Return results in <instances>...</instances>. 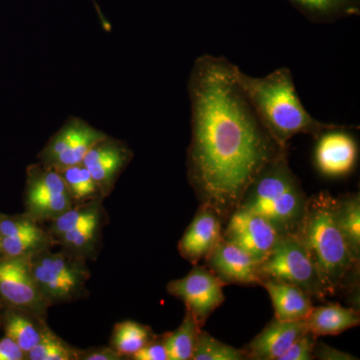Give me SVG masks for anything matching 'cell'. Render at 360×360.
<instances>
[{"label":"cell","mask_w":360,"mask_h":360,"mask_svg":"<svg viewBox=\"0 0 360 360\" xmlns=\"http://www.w3.org/2000/svg\"><path fill=\"white\" fill-rule=\"evenodd\" d=\"M236 78L265 129L283 148L297 134L317 139L340 124L319 122L303 105L296 91L292 73L277 68L264 77H253L236 68Z\"/></svg>","instance_id":"cell-2"},{"label":"cell","mask_w":360,"mask_h":360,"mask_svg":"<svg viewBox=\"0 0 360 360\" xmlns=\"http://www.w3.org/2000/svg\"><path fill=\"white\" fill-rule=\"evenodd\" d=\"M304 321H283L274 317L245 348V359L279 360L300 336L307 333Z\"/></svg>","instance_id":"cell-16"},{"label":"cell","mask_w":360,"mask_h":360,"mask_svg":"<svg viewBox=\"0 0 360 360\" xmlns=\"http://www.w3.org/2000/svg\"><path fill=\"white\" fill-rule=\"evenodd\" d=\"M205 260L224 285H259L260 262L222 238Z\"/></svg>","instance_id":"cell-13"},{"label":"cell","mask_w":360,"mask_h":360,"mask_svg":"<svg viewBox=\"0 0 360 360\" xmlns=\"http://www.w3.org/2000/svg\"><path fill=\"white\" fill-rule=\"evenodd\" d=\"M26 312H8L6 317V335L13 338L25 354L42 340L49 328L37 324Z\"/></svg>","instance_id":"cell-24"},{"label":"cell","mask_w":360,"mask_h":360,"mask_svg":"<svg viewBox=\"0 0 360 360\" xmlns=\"http://www.w3.org/2000/svg\"><path fill=\"white\" fill-rule=\"evenodd\" d=\"M99 222L101 219L82 225L72 231L66 232L58 239L63 245L66 246V248L77 252H84V250H89L90 246L94 243L98 231Z\"/></svg>","instance_id":"cell-29"},{"label":"cell","mask_w":360,"mask_h":360,"mask_svg":"<svg viewBox=\"0 0 360 360\" xmlns=\"http://www.w3.org/2000/svg\"><path fill=\"white\" fill-rule=\"evenodd\" d=\"M335 213L341 233L350 255L356 264L360 260L359 193H347L335 198Z\"/></svg>","instance_id":"cell-20"},{"label":"cell","mask_w":360,"mask_h":360,"mask_svg":"<svg viewBox=\"0 0 360 360\" xmlns=\"http://www.w3.org/2000/svg\"><path fill=\"white\" fill-rule=\"evenodd\" d=\"M336 200L328 191L310 196L293 236L304 246L328 296L348 286L359 264L350 255L335 213Z\"/></svg>","instance_id":"cell-3"},{"label":"cell","mask_w":360,"mask_h":360,"mask_svg":"<svg viewBox=\"0 0 360 360\" xmlns=\"http://www.w3.org/2000/svg\"><path fill=\"white\" fill-rule=\"evenodd\" d=\"M155 336L150 328L139 322H120L113 328L111 347L115 348L122 357H131Z\"/></svg>","instance_id":"cell-23"},{"label":"cell","mask_w":360,"mask_h":360,"mask_svg":"<svg viewBox=\"0 0 360 360\" xmlns=\"http://www.w3.org/2000/svg\"><path fill=\"white\" fill-rule=\"evenodd\" d=\"M28 259L33 278L51 304L75 300L89 278V269L82 258L51 253L44 248L30 255Z\"/></svg>","instance_id":"cell-6"},{"label":"cell","mask_w":360,"mask_h":360,"mask_svg":"<svg viewBox=\"0 0 360 360\" xmlns=\"http://www.w3.org/2000/svg\"><path fill=\"white\" fill-rule=\"evenodd\" d=\"M314 359L324 360H355L356 357L347 354V352H340L324 345V343H317L314 347Z\"/></svg>","instance_id":"cell-34"},{"label":"cell","mask_w":360,"mask_h":360,"mask_svg":"<svg viewBox=\"0 0 360 360\" xmlns=\"http://www.w3.org/2000/svg\"><path fill=\"white\" fill-rule=\"evenodd\" d=\"M201 329L191 312L186 310L179 328L163 335L168 360H191Z\"/></svg>","instance_id":"cell-22"},{"label":"cell","mask_w":360,"mask_h":360,"mask_svg":"<svg viewBox=\"0 0 360 360\" xmlns=\"http://www.w3.org/2000/svg\"><path fill=\"white\" fill-rule=\"evenodd\" d=\"M245 352L213 338L206 331L198 333L191 360H245Z\"/></svg>","instance_id":"cell-27"},{"label":"cell","mask_w":360,"mask_h":360,"mask_svg":"<svg viewBox=\"0 0 360 360\" xmlns=\"http://www.w3.org/2000/svg\"><path fill=\"white\" fill-rule=\"evenodd\" d=\"M58 172L68 187L73 202H82L92 200L96 196H101L96 181L84 165H73L59 170Z\"/></svg>","instance_id":"cell-25"},{"label":"cell","mask_w":360,"mask_h":360,"mask_svg":"<svg viewBox=\"0 0 360 360\" xmlns=\"http://www.w3.org/2000/svg\"><path fill=\"white\" fill-rule=\"evenodd\" d=\"M132 156L131 149L124 142L108 135L90 148L82 165L96 181L101 196L105 198Z\"/></svg>","instance_id":"cell-12"},{"label":"cell","mask_w":360,"mask_h":360,"mask_svg":"<svg viewBox=\"0 0 360 360\" xmlns=\"http://www.w3.org/2000/svg\"><path fill=\"white\" fill-rule=\"evenodd\" d=\"M316 336L309 331L300 336L286 350L279 360H312L314 359V347L316 345Z\"/></svg>","instance_id":"cell-30"},{"label":"cell","mask_w":360,"mask_h":360,"mask_svg":"<svg viewBox=\"0 0 360 360\" xmlns=\"http://www.w3.org/2000/svg\"><path fill=\"white\" fill-rule=\"evenodd\" d=\"M73 205L60 174L42 165L28 167L26 179V215L35 220H54Z\"/></svg>","instance_id":"cell-7"},{"label":"cell","mask_w":360,"mask_h":360,"mask_svg":"<svg viewBox=\"0 0 360 360\" xmlns=\"http://www.w3.org/2000/svg\"><path fill=\"white\" fill-rule=\"evenodd\" d=\"M51 245V238L28 215H0V257H30Z\"/></svg>","instance_id":"cell-14"},{"label":"cell","mask_w":360,"mask_h":360,"mask_svg":"<svg viewBox=\"0 0 360 360\" xmlns=\"http://www.w3.org/2000/svg\"><path fill=\"white\" fill-rule=\"evenodd\" d=\"M23 359H26V354L13 338L6 335L0 340V360Z\"/></svg>","instance_id":"cell-33"},{"label":"cell","mask_w":360,"mask_h":360,"mask_svg":"<svg viewBox=\"0 0 360 360\" xmlns=\"http://www.w3.org/2000/svg\"><path fill=\"white\" fill-rule=\"evenodd\" d=\"M309 196L288 162V149L270 161L255 176L238 207L264 217L281 236L295 233Z\"/></svg>","instance_id":"cell-4"},{"label":"cell","mask_w":360,"mask_h":360,"mask_svg":"<svg viewBox=\"0 0 360 360\" xmlns=\"http://www.w3.org/2000/svg\"><path fill=\"white\" fill-rule=\"evenodd\" d=\"M224 286L206 265L194 264L184 278L170 281L167 291L184 302L186 310L203 328L210 315L224 302Z\"/></svg>","instance_id":"cell-8"},{"label":"cell","mask_w":360,"mask_h":360,"mask_svg":"<svg viewBox=\"0 0 360 360\" xmlns=\"http://www.w3.org/2000/svg\"><path fill=\"white\" fill-rule=\"evenodd\" d=\"M123 357L113 347H96L80 352L77 350V359L82 360H120Z\"/></svg>","instance_id":"cell-32"},{"label":"cell","mask_w":360,"mask_h":360,"mask_svg":"<svg viewBox=\"0 0 360 360\" xmlns=\"http://www.w3.org/2000/svg\"><path fill=\"white\" fill-rule=\"evenodd\" d=\"M222 222L219 213L210 206L200 205L180 239V255L193 265L205 259L222 238Z\"/></svg>","instance_id":"cell-15"},{"label":"cell","mask_w":360,"mask_h":360,"mask_svg":"<svg viewBox=\"0 0 360 360\" xmlns=\"http://www.w3.org/2000/svg\"><path fill=\"white\" fill-rule=\"evenodd\" d=\"M236 65L224 56L196 59L187 90L191 141L187 177L200 205L226 220L262 169L286 150L269 134L236 78Z\"/></svg>","instance_id":"cell-1"},{"label":"cell","mask_w":360,"mask_h":360,"mask_svg":"<svg viewBox=\"0 0 360 360\" xmlns=\"http://www.w3.org/2000/svg\"><path fill=\"white\" fill-rule=\"evenodd\" d=\"M304 322L307 330L316 338L338 335L359 326L360 315L359 309L345 307L340 303H328L321 307H314Z\"/></svg>","instance_id":"cell-18"},{"label":"cell","mask_w":360,"mask_h":360,"mask_svg":"<svg viewBox=\"0 0 360 360\" xmlns=\"http://www.w3.org/2000/svg\"><path fill=\"white\" fill-rule=\"evenodd\" d=\"M26 359L75 360L77 359V349L66 345L49 329L42 340L27 352Z\"/></svg>","instance_id":"cell-28"},{"label":"cell","mask_w":360,"mask_h":360,"mask_svg":"<svg viewBox=\"0 0 360 360\" xmlns=\"http://www.w3.org/2000/svg\"><path fill=\"white\" fill-rule=\"evenodd\" d=\"M222 238L262 262L276 248L281 234L264 217L238 207L227 217Z\"/></svg>","instance_id":"cell-10"},{"label":"cell","mask_w":360,"mask_h":360,"mask_svg":"<svg viewBox=\"0 0 360 360\" xmlns=\"http://www.w3.org/2000/svg\"><path fill=\"white\" fill-rule=\"evenodd\" d=\"M91 125L82 118L70 116L60 129L49 139L46 146L39 153L40 165L45 167H51L53 161L59 155L65 153L82 136L86 134Z\"/></svg>","instance_id":"cell-21"},{"label":"cell","mask_w":360,"mask_h":360,"mask_svg":"<svg viewBox=\"0 0 360 360\" xmlns=\"http://www.w3.org/2000/svg\"><path fill=\"white\" fill-rule=\"evenodd\" d=\"M298 13L314 23L329 25L359 15L360 0H288Z\"/></svg>","instance_id":"cell-19"},{"label":"cell","mask_w":360,"mask_h":360,"mask_svg":"<svg viewBox=\"0 0 360 360\" xmlns=\"http://www.w3.org/2000/svg\"><path fill=\"white\" fill-rule=\"evenodd\" d=\"M28 257L0 259V296L15 309L42 319L51 303L33 278Z\"/></svg>","instance_id":"cell-9"},{"label":"cell","mask_w":360,"mask_h":360,"mask_svg":"<svg viewBox=\"0 0 360 360\" xmlns=\"http://www.w3.org/2000/svg\"><path fill=\"white\" fill-rule=\"evenodd\" d=\"M99 219H101V206L98 201H91L89 205H79L77 207H73L72 205L70 210L52 220L53 224L51 229V234L59 238L66 232Z\"/></svg>","instance_id":"cell-26"},{"label":"cell","mask_w":360,"mask_h":360,"mask_svg":"<svg viewBox=\"0 0 360 360\" xmlns=\"http://www.w3.org/2000/svg\"><path fill=\"white\" fill-rule=\"evenodd\" d=\"M130 359L134 360H168L163 335H155Z\"/></svg>","instance_id":"cell-31"},{"label":"cell","mask_w":360,"mask_h":360,"mask_svg":"<svg viewBox=\"0 0 360 360\" xmlns=\"http://www.w3.org/2000/svg\"><path fill=\"white\" fill-rule=\"evenodd\" d=\"M92 4H94V8H96L97 14H98L99 20H101V25H103V30H106V32H110L111 25L110 21L108 20V18L104 16L103 11H101V7H99L98 4H97L96 0H91Z\"/></svg>","instance_id":"cell-35"},{"label":"cell","mask_w":360,"mask_h":360,"mask_svg":"<svg viewBox=\"0 0 360 360\" xmlns=\"http://www.w3.org/2000/svg\"><path fill=\"white\" fill-rule=\"evenodd\" d=\"M259 285L269 293L278 321H304L314 309L311 296L297 286L270 278H262Z\"/></svg>","instance_id":"cell-17"},{"label":"cell","mask_w":360,"mask_h":360,"mask_svg":"<svg viewBox=\"0 0 360 360\" xmlns=\"http://www.w3.org/2000/svg\"><path fill=\"white\" fill-rule=\"evenodd\" d=\"M259 274L260 281L270 278L292 284L321 302L328 296L311 258L293 234L281 236L276 248L259 262Z\"/></svg>","instance_id":"cell-5"},{"label":"cell","mask_w":360,"mask_h":360,"mask_svg":"<svg viewBox=\"0 0 360 360\" xmlns=\"http://www.w3.org/2000/svg\"><path fill=\"white\" fill-rule=\"evenodd\" d=\"M354 127L338 125L322 132L314 153L315 168L323 176L340 179L354 172L359 160V146L348 129Z\"/></svg>","instance_id":"cell-11"}]
</instances>
